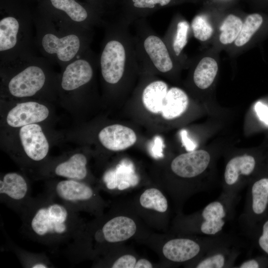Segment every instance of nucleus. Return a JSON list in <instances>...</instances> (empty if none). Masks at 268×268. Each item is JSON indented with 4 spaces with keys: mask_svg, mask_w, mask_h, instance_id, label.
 <instances>
[{
    "mask_svg": "<svg viewBox=\"0 0 268 268\" xmlns=\"http://www.w3.org/2000/svg\"><path fill=\"white\" fill-rule=\"evenodd\" d=\"M79 212L45 192L32 201L20 215L22 232L33 241L56 250L68 244L84 223Z\"/></svg>",
    "mask_w": 268,
    "mask_h": 268,
    "instance_id": "nucleus-1",
    "label": "nucleus"
},
{
    "mask_svg": "<svg viewBox=\"0 0 268 268\" xmlns=\"http://www.w3.org/2000/svg\"><path fill=\"white\" fill-rule=\"evenodd\" d=\"M45 192L79 212L100 213L103 202L92 187L83 181L65 179L49 182Z\"/></svg>",
    "mask_w": 268,
    "mask_h": 268,
    "instance_id": "nucleus-2",
    "label": "nucleus"
},
{
    "mask_svg": "<svg viewBox=\"0 0 268 268\" xmlns=\"http://www.w3.org/2000/svg\"><path fill=\"white\" fill-rule=\"evenodd\" d=\"M31 193L29 183L18 173H6L0 179V202L20 215L32 201Z\"/></svg>",
    "mask_w": 268,
    "mask_h": 268,
    "instance_id": "nucleus-3",
    "label": "nucleus"
},
{
    "mask_svg": "<svg viewBox=\"0 0 268 268\" xmlns=\"http://www.w3.org/2000/svg\"><path fill=\"white\" fill-rule=\"evenodd\" d=\"M126 52L118 41L111 40L105 45L101 57V67L105 80L110 83L118 82L122 77L125 67Z\"/></svg>",
    "mask_w": 268,
    "mask_h": 268,
    "instance_id": "nucleus-4",
    "label": "nucleus"
},
{
    "mask_svg": "<svg viewBox=\"0 0 268 268\" xmlns=\"http://www.w3.org/2000/svg\"><path fill=\"white\" fill-rule=\"evenodd\" d=\"M45 81L43 70L37 66H30L18 73L10 80L8 89L17 97L31 96L40 90Z\"/></svg>",
    "mask_w": 268,
    "mask_h": 268,
    "instance_id": "nucleus-5",
    "label": "nucleus"
},
{
    "mask_svg": "<svg viewBox=\"0 0 268 268\" xmlns=\"http://www.w3.org/2000/svg\"><path fill=\"white\" fill-rule=\"evenodd\" d=\"M210 160L209 153L197 150L181 154L171 162L172 171L177 176L186 178L196 177L207 167Z\"/></svg>",
    "mask_w": 268,
    "mask_h": 268,
    "instance_id": "nucleus-6",
    "label": "nucleus"
},
{
    "mask_svg": "<svg viewBox=\"0 0 268 268\" xmlns=\"http://www.w3.org/2000/svg\"><path fill=\"white\" fill-rule=\"evenodd\" d=\"M19 136L24 152L30 160L39 162L46 157L49 145L39 125L32 124L22 127Z\"/></svg>",
    "mask_w": 268,
    "mask_h": 268,
    "instance_id": "nucleus-7",
    "label": "nucleus"
},
{
    "mask_svg": "<svg viewBox=\"0 0 268 268\" xmlns=\"http://www.w3.org/2000/svg\"><path fill=\"white\" fill-rule=\"evenodd\" d=\"M49 114L45 105L36 102H24L18 104L9 111L6 122L12 127H22L43 121Z\"/></svg>",
    "mask_w": 268,
    "mask_h": 268,
    "instance_id": "nucleus-8",
    "label": "nucleus"
},
{
    "mask_svg": "<svg viewBox=\"0 0 268 268\" xmlns=\"http://www.w3.org/2000/svg\"><path fill=\"white\" fill-rule=\"evenodd\" d=\"M98 138L105 148L112 151L126 149L134 145L137 139L132 129L119 124L105 127L99 132Z\"/></svg>",
    "mask_w": 268,
    "mask_h": 268,
    "instance_id": "nucleus-9",
    "label": "nucleus"
},
{
    "mask_svg": "<svg viewBox=\"0 0 268 268\" xmlns=\"http://www.w3.org/2000/svg\"><path fill=\"white\" fill-rule=\"evenodd\" d=\"M45 51L51 54H56L63 62L70 61L77 54L80 47L78 37L74 34L60 38L53 34H47L42 40Z\"/></svg>",
    "mask_w": 268,
    "mask_h": 268,
    "instance_id": "nucleus-10",
    "label": "nucleus"
},
{
    "mask_svg": "<svg viewBox=\"0 0 268 268\" xmlns=\"http://www.w3.org/2000/svg\"><path fill=\"white\" fill-rule=\"evenodd\" d=\"M93 70L84 60H78L66 68L62 76V87L65 90H72L87 83L91 79Z\"/></svg>",
    "mask_w": 268,
    "mask_h": 268,
    "instance_id": "nucleus-11",
    "label": "nucleus"
},
{
    "mask_svg": "<svg viewBox=\"0 0 268 268\" xmlns=\"http://www.w3.org/2000/svg\"><path fill=\"white\" fill-rule=\"evenodd\" d=\"M200 247L195 241L187 238H177L167 242L162 248V253L168 260L184 262L195 257Z\"/></svg>",
    "mask_w": 268,
    "mask_h": 268,
    "instance_id": "nucleus-12",
    "label": "nucleus"
},
{
    "mask_svg": "<svg viewBox=\"0 0 268 268\" xmlns=\"http://www.w3.org/2000/svg\"><path fill=\"white\" fill-rule=\"evenodd\" d=\"M87 159L82 153H75L67 159L57 163L53 168V174L71 179L84 181L88 176Z\"/></svg>",
    "mask_w": 268,
    "mask_h": 268,
    "instance_id": "nucleus-13",
    "label": "nucleus"
},
{
    "mask_svg": "<svg viewBox=\"0 0 268 268\" xmlns=\"http://www.w3.org/2000/svg\"><path fill=\"white\" fill-rule=\"evenodd\" d=\"M144 48L156 68L162 72L170 71L173 63L167 47L157 36L150 35L144 42Z\"/></svg>",
    "mask_w": 268,
    "mask_h": 268,
    "instance_id": "nucleus-14",
    "label": "nucleus"
},
{
    "mask_svg": "<svg viewBox=\"0 0 268 268\" xmlns=\"http://www.w3.org/2000/svg\"><path fill=\"white\" fill-rule=\"evenodd\" d=\"M189 98L181 89L174 87L168 89L164 100L161 110L162 116L166 120L180 117L187 110Z\"/></svg>",
    "mask_w": 268,
    "mask_h": 268,
    "instance_id": "nucleus-15",
    "label": "nucleus"
},
{
    "mask_svg": "<svg viewBox=\"0 0 268 268\" xmlns=\"http://www.w3.org/2000/svg\"><path fill=\"white\" fill-rule=\"evenodd\" d=\"M168 91V85L163 81H155L149 84L144 88L142 95L145 108L152 113H161Z\"/></svg>",
    "mask_w": 268,
    "mask_h": 268,
    "instance_id": "nucleus-16",
    "label": "nucleus"
},
{
    "mask_svg": "<svg viewBox=\"0 0 268 268\" xmlns=\"http://www.w3.org/2000/svg\"><path fill=\"white\" fill-rule=\"evenodd\" d=\"M256 165L255 158L250 155H243L232 158L227 164L224 172L225 181L229 185L235 184L240 174L250 175Z\"/></svg>",
    "mask_w": 268,
    "mask_h": 268,
    "instance_id": "nucleus-17",
    "label": "nucleus"
},
{
    "mask_svg": "<svg viewBox=\"0 0 268 268\" xmlns=\"http://www.w3.org/2000/svg\"><path fill=\"white\" fill-rule=\"evenodd\" d=\"M202 216L204 221L201 227V232L205 234L213 235L219 232L225 222L222 218L225 212L222 204L218 201L208 204L202 211Z\"/></svg>",
    "mask_w": 268,
    "mask_h": 268,
    "instance_id": "nucleus-18",
    "label": "nucleus"
},
{
    "mask_svg": "<svg viewBox=\"0 0 268 268\" xmlns=\"http://www.w3.org/2000/svg\"><path fill=\"white\" fill-rule=\"evenodd\" d=\"M6 236V234H5ZM8 247L15 254L23 268H52L55 266L47 256L43 253H33L25 250L13 243L6 236Z\"/></svg>",
    "mask_w": 268,
    "mask_h": 268,
    "instance_id": "nucleus-19",
    "label": "nucleus"
},
{
    "mask_svg": "<svg viewBox=\"0 0 268 268\" xmlns=\"http://www.w3.org/2000/svg\"><path fill=\"white\" fill-rule=\"evenodd\" d=\"M134 171L133 165L127 161L121 163L115 169L107 170L102 178L105 187L109 190H113L117 188L122 181L129 183L136 182L137 177Z\"/></svg>",
    "mask_w": 268,
    "mask_h": 268,
    "instance_id": "nucleus-20",
    "label": "nucleus"
},
{
    "mask_svg": "<svg viewBox=\"0 0 268 268\" xmlns=\"http://www.w3.org/2000/svg\"><path fill=\"white\" fill-rule=\"evenodd\" d=\"M216 61L210 57H204L197 65L193 76L194 81L200 89H205L212 83L217 72Z\"/></svg>",
    "mask_w": 268,
    "mask_h": 268,
    "instance_id": "nucleus-21",
    "label": "nucleus"
},
{
    "mask_svg": "<svg viewBox=\"0 0 268 268\" xmlns=\"http://www.w3.org/2000/svg\"><path fill=\"white\" fill-rule=\"evenodd\" d=\"M19 29L17 20L13 16L3 18L0 21V51L9 50L15 46Z\"/></svg>",
    "mask_w": 268,
    "mask_h": 268,
    "instance_id": "nucleus-22",
    "label": "nucleus"
},
{
    "mask_svg": "<svg viewBox=\"0 0 268 268\" xmlns=\"http://www.w3.org/2000/svg\"><path fill=\"white\" fill-rule=\"evenodd\" d=\"M48 2L52 8L64 12L74 21H83L88 16L86 9L75 0H48Z\"/></svg>",
    "mask_w": 268,
    "mask_h": 268,
    "instance_id": "nucleus-23",
    "label": "nucleus"
},
{
    "mask_svg": "<svg viewBox=\"0 0 268 268\" xmlns=\"http://www.w3.org/2000/svg\"><path fill=\"white\" fill-rule=\"evenodd\" d=\"M140 205L144 208L164 212L168 208L166 197L158 189L152 188L145 190L139 198Z\"/></svg>",
    "mask_w": 268,
    "mask_h": 268,
    "instance_id": "nucleus-24",
    "label": "nucleus"
},
{
    "mask_svg": "<svg viewBox=\"0 0 268 268\" xmlns=\"http://www.w3.org/2000/svg\"><path fill=\"white\" fill-rule=\"evenodd\" d=\"M243 22L233 14L228 15L223 21L220 30L219 41L223 44H229L235 41L239 35Z\"/></svg>",
    "mask_w": 268,
    "mask_h": 268,
    "instance_id": "nucleus-25",
    "label": "nucleus"
},
{
    "mask_svg": "<svg viewBox=\"0 0 268 268\" xmlns=\"http://www.w3.org/2000/svg\"><path fill=\"white\" fill-rule=\"evenodd\" d=\"M252 208L256 214L262 213L268 203V178H262L256 181L252 188Z\"/></svg>",
    "mask_w": 268,
    "mask_h": 268,
    "instance_id": "nucleus-26",
    "label": "nucleus"
},
{
    "mask_svg": "<svg viewBox=\"0 0 268 268\" xmlns=\"http://www.w3.org/2000/svg\"><path fill=\"white\" fill-rule=\"evenodd\" d=\"M263 22V17L259 13H253L246 18L241 32L235 41V45L241 47L246 44L259 30Z\"/></svg>",
    "mask_w": 268,
    "mask_h": 268,
    "instance_id": "nucleus-27",
    "label": "nucleus"
},
{
    "mask_svg": "<svg viewBox=\"0 0 268 268\" xmlns=\"http://www.w3.org/2000/svg\"><path fill=\"white\" fill-rule=\"evenodd\" d=\"M191 26L195 37L200 41H206L212 35V27L203 15L196 16L193 19Z\"/></svg>",
    "mask_w": 268,
    "mask_h": 268,
    "instance_id": "nucleus-28",
    "label": "nucleus"
},
{
    "mask_svg": "<svg viewBox=\"0 0 268 268\" xmlns=\"http://www.w3.org/2000/svg\"><path fill=\"white\" fill-rule=\"evenodd\" d=\"M189 29L187 21H181L177 24L176 34L173 42V49L176 56H179L187 43Z\"/></svg>",
    "mask_w": 268,
    "mask_h": 268,
    "instance_id": "nucleus-29",
    "label": "nucleus"
},
{
    "mask_svg": "<svg viewBox=\"0 0 268 268\" xmlns=\"http://www.w3.org/2000/svg\"><path fill=\"white\" fill-rule=\"evenodd\" d=\"M225 259L221 254H217L209 257L201 262L196 267L197 268H221L224 265Z\"/></svg>",
    "mask_w": 268,
    "mask_h": 268,
    "instance_id": "nucleus-30",
    "label": "nucleus"
},
{
    "mask_svg": "<svg viewBox=\"0 0 268 268\" xmlns=\"http://www.w3.org/2000/svg\"><path fill=\"white\" fill-rule=\"evenodd\" d=\"M136 259L133 255L127 254L118 258L111 265L113 268H134Z\"/></svg>",
    "mask_w": 268,
    "mask_h": 268,
    "instance_id": "nucleus-31",
    "label": "nucleus"
},
{
    "mask_svg": "<svg viewBox=\"0 0 268 268\" xmlns=\"http://www.w3.org/2000/svg\"><path fill=\"white\" fill-rule=\"evenodd\" d=\"M164 147V144L162 137L158 135L155 136L150 145V152L156 158L162 157Z\"/></svg>",
    "mask_w": 268,
    "mask_h": 268,
    "instance_id": "nucleus-32",
    "label": "nucleus"
},
{
    "mask_svg": "<svg viewBox=\"0 0 268 268\" xmlns=\"http://www.w3.org/2000/svg\"><path fill=\"white\" fill-rule=\"evenodd\" d=\"M254 110L259 120L268 127V105L262 102H257Z\"/></svg>",
    "mask_w": 268,
    "mask_h": 268,
    "instance_id": "nucleus-33",
    "label": "nucleus"
},
{
    "mask_svg": "<svg viewBox=\"0 0 268 268\" xmlns=\"http://www.w3.org/2000/svg\"><path fill=\"white\" fill-rule=\"evenodd\" d=\"M134 6L138 8H150L155 6L156 4L164 6L168 4L171 0H132Z\"/></svg>",
    "mask_w": 268,
    "mask_h": 268,
    "instance_id": "nucleus-34",
    "label": "nucleus"
},
{
    "mask_svg": "<svg viewBox=\"0 0 268 268\" xmlns=\"http://www.w3.org/2000/svg\"><path fill=\"white\" fill-rule=\"evenodd\" d=\"M261 248L268 254V221L263 226V234L259 240Z\"/></svg>",
    "mask_w": 268,
    "mask_h": 268,
    "instance_id": "nucleus-35",
    "label": "nucleus"
},
{
    "mask_svg": "<svg viewBox=\"0 0 268 268\" xmlns=\"http://www.w3.org/2000/svg\"><path fill=\"white\" fill-rule=\"evenodd\" d=\"M181 136L182 143L189 151H193L196 147V144L192 141L187 136V132L185 130L181 132Z\"/></svg>",
    "mask_w": 268,
    "mask_h": 268,
    "instance_id": "nucleus-36",
    "label": "nucleus"
},
{
    "mask_svg": "<svg viewBox=\"0 0 268 268\" xmlns=\"http://www.w3.org/2000/svg\"><path fill=\"white\" fill-rule=\"evenodd\" d=\"M152 264L145 259H140L136 261L134 268H152Z\"/></svg>",
    "mask_w": 268,
    "mask_h": 268,
    "instance_id": "nucleus-37",
    "label": "nucleus"
},
{
    "mask_svg": "<svg viewBox=\"0 0 268 268\" xmlns=\"http://www.w3.org/2000/svg\"><path fill=\"white\" fill-rule=\"evenodd\" d=\"M259 265L258 262L254 260H251L243 263L240 266L241 268H258Z\"/></svg>",
    "mask_w": 268,
    "mask_h": 268,
    "instance_id": "nucleus-38",
    "label": "nucleus"
},
{
    "mask_svg": "<svg viewBox=\"0 0 268 268\" xmlns=\"http://www.w3.org/2000/svg\"><path fill=\"white\" fill-rule=\"evenodd\" d=\"M130 186V183L129 182L122 181L118 184L117 188L119 190H123L129 188Z\"/></svg>",
    "mask_w": 268,
    "mask_h": 268,
    "instance_id": "nucleus-39",
    "label": "nucleus"
}]
</instances>
